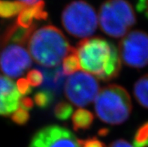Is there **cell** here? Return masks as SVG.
I'll list each match as a JSON object with an SVG mask.
<instances>
[{"mask_svg": "<svg viewBox=\"0 0 148 147\" xmlns=\"http://www.w3.org/2000/svg\"><path fill=\"white\" fill-rule=\"evenodd\" d=\"M77 53L81 69L103 81H109L120 75L122 65L118 50L103 38H85L77 44Z\"/></svg>", "mask_w": 148, "mask_h": 147, "instance_id": "obj_1", "label": "cell"}, {"mask_svg": "<svg viewBox=\"0 0 148 147\" xmlns=\"http://www.w3.org/2000/svg\"><path fill=\"white\" fill-rule=\"evenodd\" d=\"M27 44L31 57L36 63L46 68L60 66L71 49L62 31L52 25L35 30Z\"/></svg>", "mask_w": 148, "mask_h": 147, "instance_id": "obj_2", "label": "cell"}, {"mask_svg": "<svg viewBox=\"0 0 148 147\" xmlns=\"http://www.w3.org/2000/svg\"><path fill=\"white\" fill-rule=\"evenodd\" d=\"M132 110L131 98L127 90L116 84L101 89L95 101V111L104 122L120 125L126 122Z\"/></svg>", "mask_w": 148, "mask_h": 147, "instance_id": "obj_3", "label": "cell"}, {"mask_svg": "<svg viewBox=\"0 0 148 147\" xmlns=\"http://www.w3.org/2000/svg\"><path fill=\"white\" fill-rule=\"evenodd\" d=\"M99 22L101 30L114 38L126 36L136 23V16L127 0H106L100 6Z\"/></svg>", "mask_w": 148, "mask_h": 147, "instance_id": "obj_4", "label": "cell"}, {"mask_svg": "<svg viewBox=\"0 0 148 147\" xmlns=\"http://www.w3.org/2000/svg\"><path fill=\"white\" fill-rule=\"evenodd\" d=\"M61 21L68 33L77 38H86L96 32L99 18L90 4L84 0H75L65 7Z\"/></svg>", "mask_w": 148, "mask_h": 147, "instance_id": "obj_5", "label": "cell"}, {"mask_svg": "<svg viewBox=\"0 0 148 147\" xmlns=\"http://www.w3.org/2000/svg\"><path fill=\"white\" fill-rule=\"evenodd\" d=\"M68 100L77 107L88 105L99 92V84L92 75L81 71L71 75L64 86Z\"/></svg>", "mask_w": 148, "mask_h": 147, "instance_id": "obj_6", "label": "cell"}, {"mask_svg": "<svg viewBox=\"0 0 148 147\" xmlns=\"http://www.w3.org/2000/svg\"><path fill=\"white\" fill-rule=\"evenodd\" d=\"M120 56L124 64L135 68L148 65V35L141 30L127 33L119 44Z\"/></svg>", "mask_w": 148, "mask_h": 147, "instance_id": "obj_7", "label": "cell"}, {"mask_svg": "<svg viewBox=\"0 0 148 147\" xmlns=\"http://www.w3.org/2000/svg\"><path fill=\"white\" fill-rule=\"evenodd\" d=\"M29 147H81L78 139L66 128L52 125L38 130Z\"/></svg>", "mask_w": 148, "mask_h": 147, "instance_id": "obj_8", "label": "cell"}, {"mask_svg": "<svg viewBox=\"0 0 148 147\" xmlns=\"http://www.w3.org/2000/svg\"><path fill=\"white\" fill-rule=\"evenodd\" d=\"M0 56V69L9 77L15 78L24 74L32 65V57L23 45L8 44Z\"/></svg>", "mask_w": 148, "mask_h": 147, "instance_id": "obj_9", "label": "cell"}, {"mask_svg": "<svg viewBox=\"0 0 148 147\" xmlns=\"http://www.w3.org/2000/svg\"><path fill=\"white\" fill-rule=\"evenodd\" d=\"M21 95L14 83L0 75V116L13 114L20 107Z\"/></svg>", "mask_w": 148, "mask_h": 147, "instance_id": "obj_10", "label": "cell"}, {"mask_svg": "<svg viewBox=\"0 0 148 147\" xmlns=\"http://www.w3.org/2000/svg\"><path fill=\"white\" fill-rule=\"evenodd\" d=\"M45 8V3L43 0H40L34 5H26L18 14L16 23L23 28H32L36 26L34 20L45 21L48 18V13Z\"/></svg>", "mask_w": 148, "mask_h": 147, "instance_id": "obj_11", "label": "cell"}, {"mask_svg": "<svg viewBox=\"0 0 148 147\" xmlns=\"http://www.w3.org/2000/svg\"><path fill=\"white\" fill-rule=\"evenodd\" d=\"M39 70L43 73L44 82L41 90H47L54 95L61 93L64 83H66V77L62 68L40 67Z\"/></svg>", "mask_w": 148, "mask_h": 147, "instance_id": "obj_12", "label": "cell"}, {"mask_svg": "<svg viewBox=\"0 0 148 147\" xmlns=\"http://www.w3.org/2000/svg\"><path fill=\"white\" fill-rule=\"evenodd\" d=\"M36 28V25L29 29L23 28L17 23L10 25L5 29L4 32L0 36L1 42L3 45L14 43L24 46L28 44L29 40Z\"/></svg>", "mask_w": 148, "mask_h": 147, "instance_id": "obj_13", "label": "cell"}, {"mask_svg": "<svg viewBox=\"0 0 148 147\" xmlns=\"http://www.w3.org/2000/svg\"><path fill=\"white\" fill-rule=\"evenodd\" d=\"M72 125L75 131L86 130L92 124L94 116L91 112L85 109H77L72 115Z\"/></svg>", "mask_w": 148, "mask_h": 147, "instance_id": "obj_14", "label": "cell"}, {"mask_svg": "<svg viewBox=\"0 0 148 147\" xmlns=\"http://www.w3.org/2000/svg\"><path fill=\"white\" fill-rule=\"evenodd\" d=\"M133 92L138 102L148 109V74L138 80L134 86Z\"/></svg>", "mask_w": 148, "mask_h": 147, "instance_id": "obj_15", "label": "cell"}, {"mask_svg": "<svg viewBox=\"0 0 148 147\" xmlns=\"http://www.w3.org/2000/svg\"><path fill=\"white\" fill-rule=\"evenodd\" d=\"M81 69V64H80L77 50L75 47H71L69 52L63 59L62 71L64 75H72Z\"/></svg>", "mask_w": 148, "mask_h": 147, "instance_id": "obj_16", "label": "cell"}, {"mask_svg": "<svg viewBox=\"0 0 148 147\" xmlns=\"http://www.w3.org/2000/svg\"><path fill=\"white\" fill-rule=\"evenodd\" d=\"M26 5L17 1L0 0V17L11 18L21 13Z\"/></svg>", "mask_w": 148, "mask_h": 147, "instance_id": "obj_17", "label": "cell"}, {"mask_svg": "<svg viewBox=\"0 0 148 147\" xmlns=\"http://www.w3.org/2000/svg\"><path fill=\"white\" fill-rule=\"evenodd\" d=\"M54 99V94L47 90H41L34 95V101L38 107L46 109L48 107Z\"/></svg>", "mask_w": 148, "mask_h": 147, "instance_id": "obj_18", "label": "cell"}, {"mask_svg": "<svg viewBox=\"0 0 148 147\" xmlns=\"http://www.w3.org/2000/svg\"><path fill=\"white\" fill-rule=\"evenodd\" d=\"M53 113L56 118L60 120H67L73 113V107L66 101H60L56 104Z\"/></svg>", "mask_w": 148, "mask_h": 147, "instance_id": "obj_19", "label": "cell"}, {"mask_svg": "<svg viewBox=\"0 0 148 147\" xmlns=\"http://www.w3.org/2000/svg\"><path fill=\"white\" fill-rule=\"evenodd\" d=\"M148 146V122L141 125L134 137V147Z\"/></svg>", "mask_w": 148, "mask_h": 147, "instance_id": "obj_20", "label": "cell"}, {"mask_svg": "<svg viewBox=\"0 0 148 147\" xmlns=\"http://www.w3.org/2000/svg\"><path fill=\"white\" fill-rule=\"evenodd\" d=\"M27 81L30 84V86H39L44 82V75L43 73L41 72L40 70H31L27 73Z\"/></svg>", "mask_w": 148, "mask_h": 147, "instance_id": "obj_21", "label": "cell"}, {"mask_svg": "<svg viewBox=\"0 0 148 147\" xmlns=\"http://www.w3.org/2000/svg\"><path fill=\"white\" fill-rule=\"evenodd\" d=\"M29 117L30 116L28 110H25L22 107H20L12 114L11 119L14 122H15L17 125H23L29 121Z\"/></svg>", "mask_w": 148, "mask_h": 147, "instance_id": "obj_22", "label": "cell"}, {"mask_svg": "<svg viewBox=\"0 0 148 147\" xmlns=\"http://www.w3.org/2000/svg\"><path fill=\"white\" fill-rule=\"evenodd\" d=\"M17 88L19 92L22 95H27L32 92V89L30 84L25 78H21L17 80Z\"/></svg>", "mask_w": 148, "mask_h": 147, "instance_id": "obj_23", "label": "cell"}, {"mask_svg": "<svg viewBox=\"0 0 148 147\" xmlns=\"http://www.w3.org/2000/svg\"><path fill=\"white\" fill-rule=\"evenodd\" d=\"M81 147H106L102 142L96 137L89 138L87 140H79Z\"/></svg>", "mask_w": 148, "mask_h": 147, "instance_id": "obj_24", "label": "cell"}, {"mask_svg": "<svg viewBox=\"0 0 148 147\" xmlns=\"http://www.w3.org/2000/svg\"><path fill=\"white\" fill-rule=\"evenodd\" d=\"M20 106H21V107L23 108L26 110H30L34 106L33 101L32 100V98L29 97L21 98V101H20Z\"/></svg>", "mask_w": 148, "mask_h": 147, "instance_id": "obj_25", "label": "cell"}, {"mask_svg": "<svg viewBox=\"0 0 148 147\" xmlns=\"http://www.w3.org/2000/svg\"><path fill=\"white\" fill-rule=\"evenodd\" d=\"M109 147H134L131 144L127 142L126 140L120 139V140H116L115 141L112 142Z\"/></svg>", "mask_w": 148, "mask_h": 147, "instance_id": "obj_26", "label": "cell"}, {"mask_svg": "<svg viewBox=\"0 0 148 147\" xmlns=\"http://www.w3.org/2000/svg\"><path fill=\"white\" fill-rule=\"evenodd\" d=\"M109 131H110V130H109L108 129H107V128H104V129H100V130L98 131V134H99V135L100 137H105L107 136L108 134H109Z\"/></svg>", "mask_w": 148, "mask_h": 147, "instance_id": "obj_27", "label": "cell"}, {"mask_svg": "<svg viewBox=\"0 0 148 147\" xmlns=\"http://www.w3.org/2000/svg\"><path fill=\"white\" fill-rule=\"evenodd\" d=\"M17 2H21L22 3L25 4L26 5H34L36 2H38L40 0H17Z\"/></svg>", "mask_w": 148, "mask_h": 147, "instance_id": "obj_28", "label": "cell"}]
</instances>
